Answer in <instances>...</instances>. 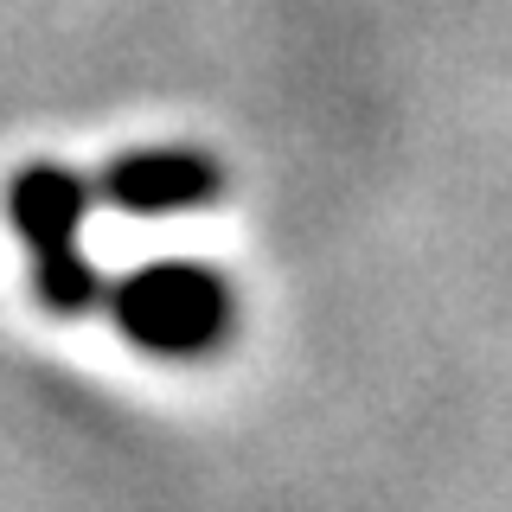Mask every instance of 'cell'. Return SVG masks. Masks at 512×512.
I'll list each match as a JSON object with an SVG mask.
<instances>
[{"label":"cell","instance_id":"6da1fadb","mask_svg":"<svg viewBox=\"0 0 512 512\" xmlns=\"http://www.w3.org/2000/svg\"><path fill=\"white\" fill-rule=\"evenodd\" d=\"M103 314L116 320V333L141 352H160V359H199L212 352L237 320L231 282L218 269L199 263H148L135 276L109 282Z\"/></svg>","mask_w":512,"mask_h":512},{"label":"cell","instance_id":"3957f363","mask_svg":"<svg viewBox=\"0 0 512 512\" xmlns=\"http://www.w3.org/2000/svg\"><path fill=\"white\" fill-rule=\"evenodd\" d=\"M90 205H96V180H84V173H71V167H52V160L13 173V186H7V218H13V231L26 237L32 263L84 250L77 231H84Z\"/></svg>","mask_w":512,"mask_h":512},{"label":"cell","instance_id":"277c9868","mask_svg":"<svg viewBox=\"0 0 512 512\" xmlns=\"http://www.w3.org/2000/svg\"><path fill=\"white\" fill-rule=\"evenodd\" d=\"M32 288H39V301L64 320L77 314H96L109 295V276L90 263L84 250H64V256H45V263H32Z\"/></svg>","mask_w":512,"mask_h":512},{"label":"cell","instance_id":"7a4b0ae2","mask_svg":"<svg viewBox=\"0 0 512 512\" xmlns=\"http://www.w3.org/2000/svg\"><path fill=\"white\" fill-rule=\"evenodd\" d=\"M224 192V167L205 148H128L96 173V199L128 218H180Z\"/></svg>","mask_w":512,"mask_h":512}]
</instances>
